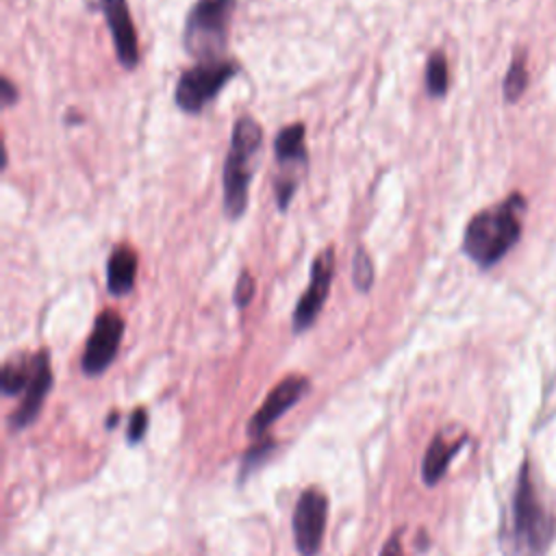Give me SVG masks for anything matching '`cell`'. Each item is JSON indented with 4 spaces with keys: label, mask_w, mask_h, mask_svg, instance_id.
Segmentation results:
<instances>
[{
    "label": "cell",
    "mask_w": 556,
    "mask_h": 556,
    "mask_svg": "<svg viewBox=\"0 0 556 556\" xmlns=\"http://www.w3.org/2000/svg\"><path fill=\"white\" fill-rule=\"evenodd\" d=\"M556 536V515L543 497L532 463L526 458L500 528L504 556H545Z\"/></svg>",
    "instance_id": "obj_1"
},
{
    "label": "cell",
    "mask_w": 556,
    "mask_h": 556,
    "mask_svg": "<svg viewBox=\"0 0 556 556\" xmlns=\"http://www.w3.org/2000/svg\"><path fill=\"white\" fill-rule=\"evenodd\" d=\"M526 198L510 193L504 202L476 213L463 235V252L482 269L493 267L521 237Z\"/></svg>",
    "instance_id": "obj_2"
},
{
    "label": "cell",
    "mask_w": 556,
    "mask_h": 556,
    "mask_svg": "<svg viewBox=\"0 0 556 556\" xmlns=\"http://www.w3.org/2000/svg\"><path fill=\"white\" fill-rule=\"evenodd\" d=\"M263 143V128L252 115H241L235 122L230 148L224 161V211L237 219L248 208V191L254 174V161Z\"/></svg>",
    "instance_id": "obj_3"
},
{
    "label": "cell",
    "mask_w": 556,
    "mask_h": 556,
    "mask_svg": "<svg viewBox=\"0 0 556 556\" xmlns=\"http://www.w3.org/2000/svg\"><path fill=\"white\" fill-rule=\"evenodd\" d=\"M235 0H198L185 22V50L200 61L217 59L228 43Z\"/></svg>",
    "instance_id": "obj_4"
},
{
    "label": "cell",
    "mask_w": 556,
    "mask_h": 556,
    "mask_svg": "<svg viewBox=\"0 0 556 556\" xmlns=\"http://www.w3.org/2000/svg\"><path fill=\"white\" fill-rule=\"evenodd\" d=\"M237 72H239V65L235 61H224V59L200 61L178 78L174 100L182 111L200 113Z\"/></svg>",
    "instance_id": "obj_5"
},
{
    "label": "cell",
    "mask_w": 556,
    "mask_h": 556,
    "mask_svg": "<svg viewBox=\"0 0 556 556\" xmlns=\"http://www.w3.org/2000/svg\"><path fill=\"white\" fill-rule=\"evenodd\" d=\"M328 517V497L311 486L306 489L293 510V539L302 556H315L324 541Z\"/></svg>",
    "instance_id": "obj_6"
},
{
    "label": "cell",
    "mask_w": 556,
    "mask_h": 556,
    "mask_svg": "<svg viewBox=\"0 0 556 556\" xmlns=\"http://www.w3.org/2000/svg\"><path fill=\"white\" fill-rule=\"evenodd\" d=\"M122 334H124V319L111 308L102 311L96 317L93 330L87 339V345H85V352L80 358L83 371L89 376L102 374L113 363L119 341H122Z\"/></svg>",
    "instance_id": "obj_7"
},
{
    "label": "cell",
    "mask_w": 556,
    "mask_h": 556,
    "mask_svg": "<svg viewBox=\"0 0 556 556\" xmlns=\"http://www.w3.org/2000/svg\"><path fill=\"white\" fill-rule=\"evenodd\" d=\"M332 276H334V250L326 248L317 254V258L311 265L308 287L293 311V332H304L308 326H313V321L317 319L319 311L326 304Z\"/></svg>",
    "instance_id": "obj_8"
},
{
    "label": "cell",
    "mask_w": 556,
    "mask_h": 556,
    "mask_svg": "<svg viewBox=\"0 0 556 556\" xmlns=\"http://www.w3.org/2000/svg\"><path fill=\"white\" fill-rule=\"evenodd\" d=\"M308 391V378L304 376H287L285 380H280L269 395L265 397L263 406L252 415L250 424H248V434L250 437H263V432L280 417L285 415L293 404L300 402V397Z\"/></svg>",
    "instance_id": "obj_9"
},
{
    "label": "cell",
    "mask_w": 556,
    "mask_h": 556,
    "mask_svg": "<svg viewBox=\"0 0 556 556\" xmlns=\"http://www.w3.org/2000/svg\"><path fill=\"white\" fill-rule=\"evenodd\" d=\"M100 2L113 37L117 61L126 70H132L139 63V46H137V33L130 20L128 2L126 0H100Z\"/></svg>",
    "instance_id": "obj_10"
},
{
    "label": "cell",
    "mask_w": 556,
    "mask_h": 556,
    "mask_svg": "<svg viewBox=\"0 0 556 556\" xmlns=\"http://www.w3.org/2000/svg\"><path fill=\"white\" fill-rule=\"evenodd\" d=\"M50 384H52L50 361H48V352L41 350L35 354V374H33L30 384L26 387V395H24L22 404L11 413V419H9L11 430H22L30 421H35V417L41 410L43 397L50 391Z\"/></svg>",
    "instance_id": "obj_11"
},
{
    "label": "cell",
    "mask_w": 556,
    "mask_h": 556,
    "mask_svg": "<svg viewBox=\"0 0 556 556\" xmlns=\"http://www.w3.org/2000/svg\"><path fill=\"white\" fill-rule=\"evenodd\" d=\"M467 443V434L458 432V434H450V430H441L432 437L426 456H424V465H421V473H424V482L426 484H437L443 473L447 471L452 458L456 456V452Z\"/></svg>",
    "instance_id": "obj_12"
},
{
    "label": "cell",
    "mask_w": 556,
    "mask_h": 556,
    "mask_svg": "<svg viewBox=\"0 0 556 556\" xmlns=\"http://www.w3.org/2000/svg\"><path fill=\"white\" fill-rule=\"evenodd\" d=\"M137 276V252L128 243H119L113 248L106 261V287L113 295H126Z\"/></svg>",
    "instance_id": "obj_13"
},
{
    "label": "cell",
    "mask_w": 556,
    "mask_h": 556,
    "mask_svg": "<svg viewBox=\"0 0 556 556\" xmlns=\"http://www.w3.org/2000/svg\"><path fill=\"white\" fill-rule=\"evenodd\" d=\"M274 150H276V159L282 169L300 167L306 172L308 154H306V146H304V124L298 122V124L285 126L274 141Z\"/></svg>",
    "instance_id": "obj_14"
},
{
    "label": "cell",
    "mask_w": 556,
    "mask_h": 556,
    "mask_svg": "<svg viewBox=\"0 0 556 556\" xmlns=\"http://www.w3.org/2000/svg\"><path fill=\"white\" fill-rule=\"evenodd\" d=\"M33 374H35V356H26V354H15L11 356L4 365H2V378H0V384H2V391L7 395H13L17 391H26V387L30 384L33 380Z\"/></svg>",
    "instance_id": "obj_15"
},
{
    "label": "cell",
    "mask_w": 556,
    "mask_h": 556,
    "mask_svg": "<svg viewBox=\"0 0 556 556\" xmlns=\"http://www.w3.org/2000/svg\"><path fill=\"white\" fill-rule=\"evenodd\" d=\"M447 61L445 54L441 50L432 52L428 56V65H426V89L432 98H441L447 91Z\"/></svg>",
    "instance_id": "obj_16"
},
{
    "label": "cell",
    "mask_w": 556,
    "mask_h": 556,
    "mask_svg": "<svg viewBox=\"0 0 556 556\" xmlns=\"http://www.w3.org/2000/svg\"><path fill=\"white\" fill-rule=\"evenodd\" d=\"M526 87H528L526 59H523V54H517V56L513 59V63H510L506 76H504V85H502L504 98H506L508 102H515V100L521 98V93L526 91Z\"/></svg>",
    "instance_id": "obj_17"
},
{
    "label": "cell",
    "mask_w": 556,
    "mask_h": 556,
    "mask_svg": "<svg viewBox=\"0 0 556 556\" xmlns=\"http://www.w3.org/2000/svg\"><path fill=\"white\" fill-rule=\"evenodd\" d=\"M371 278H374V269H371V261L369 256L358 250L356 252V258H354V285L361 289V291H367L369 285H371Z\"/></svg>",
    "instance_id": "obj_18"
},
{
    "label": "cell",
    "mask_w": 556,
    "mask_h": 556,
    "mask_svg": "<svg viewBox=\"0 0 556 556\" xmlns=\"http://www.w3.org/2000/svg\"><path fill=\"white\" fill-rule=\"evenodd\" d=\"M146 428H148V413H146V408H137L128 421V441L130 443L141 441L146 434Z\"/></svg>",
    "instance_id": "obj_19"
},
{
    "label": "cell",
    "mask_w": 556,
    "mask_h": 556,
    "mask_svg": "<svg viewBox=\"0 0 556 556\" xmlns=\"http://www.w3.org/2000/svg\"><path fill=\"white\" fill-rule=\"evenodd\" d=\"M252 293H254V280L248 271H241L239 280H237V287H235L237 306H245L252 300Z\"/></svg>",
    "instance_id": "obj_20"
},
{
    "label": "cell",
    "mask_w": 556,
    "mask_h": 556,
    "mask_svg": "<svg viewBox=\"0 0 556 556\" xmlns=\"http://www.w3.org/2000/svg\"><path fill=\"white\" fill-rule=\"evenodd\" d=\"M0 89H2V104L4 106L13 104L17 100V89L11 85V80L7 76L0 80Z\"/></svg>",
    "instance_id": "obj_21"
},
{
    "label": "cell",
    "mask_w": 556,
    "mask_h": 556,
    "mask_svg": "<svg viewBox=\"0 0 556 556\" xmlns=\"http://www.w3.org/2000/svg\"><path fill=\"white\" fill-rule=\"evenodd\" d=\"M380 556H404V554H402V541H400V534H393V536L384 543V547H382Z\"/></svg>",
    "instance_id": "obj_22"
}]
</instances>
